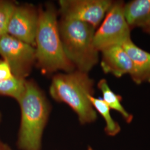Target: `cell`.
Returning a JSON list of instances; mask_svg holds the SVG:
<instances>
[{"instance_id":"e0dca14e","label":"cell","mask_w":150,"mask_h":150,"mask_svg":"<svg viewBox=\"0 0 150 150\" xmlns=\"http://www.w3.org/2000/svg\"><path fill=\"white\" fill-rule=\"evenodd\" d=\"M0 150H13L11 146L0 139Z\"/></svg>"},{"instance_id":"2e32d148","label":"cell","mask_w":150,"mask_h":150,"mask_svg":"<svg viewBox=\"0 0 150 150\" xmlns=\"http://www.w3.org/2000/svg\"><path fill=\"white\" fill-rule=\"evenodd\" d=\"M13 77L9 64L4 59L0 61V81L8 80Z\"/></svg>"},{"instance_id":"6da1fadb","label":"cell","mask_w":150,"mask_h":150,"mask_svg":"<svg viewBox=\"0 0 150 150\" xmlns=\"http://www.w3.org/2000/svg\"><path fill=\"white\" fill-rule=\"evenodd\" d=\"M18 102L21 115L17 147L19 150H41L50 112L48 101L35 83L26 81L25 90Z\"/></svg>"},{"instance_id":"ba28073f","label":"cell","mask_w":150,"mask_h":150,"mask_svg":"<svg viewBox=\"0 0 150 150\" xmlns=\"http://www.w3.org/2000/svg\"><path fill=\"white\" fill-rule=\"evenodd\" d=\"M38 12L30 6H16L9 21L7 33L32 46L36 45Z\"/></svg>"},{"instance_id":"277c9868","label":"cell","mask_w":150,"mask_h":150,"mask_svg":"<svg viewBox=\"0 0 150 150\" xmlns=\"http://www.w3.org/2000/svg\"><path fill=\"white\" fill-rule=\"evenodd\" d=\"M64 54L75 67L88 73L98 62L93 45L96 28L84 22L62 17L59 24Z\"/></svg>"},{"instance_id":"8992f818","label":"cell","mask_w":150,"mask_h":150,"mask_svg":"<svg viewBox=\"0 0 150 150\" xmlns=\"http://www.w3.org/2000/svg\"><path fill=\"white\" fill-rule=\"evenodd\" d=\"M0 55L9 64L13 76L22 80L30 74L36 60L35 48L7 33L0 40Z\"/></svg>"},{"instance_id":"30bf717a","label":"cell","mask_w":150,"mask_h":150,"mask_svg":"<svg viewBox=\"0 0 150 150\" xmlns=\"http://www.w3.org/2000/svg\"><path fill=\"white\" fill-rule=\"evenodd\" d=\"M132 59L134 70L131 76L136 84L150 83V53L139 48L131 40L122 45Z\"/></svg>"},{"instance_id":"4fadbf2b","label":"cell","mask_w":150,"mask_h":150,"mask_svg":"<svg viewBox=\"0 0 150 150\" xmlns=\"http://www.w3.org/2000/svg\"><path fill=\"white\" fill-rule=\"evenodd\" d=\"M89 100L96 111L99 113L105 121L106 134L110 136H115L118 134L121 131V127L118 122L113 119L110 113L111 109L107 104L101 98H95L93 96H90Z\"/></svg>"},{"instance_id":"ac0fdd59","label":"cell","mask_w":150,"mask_h":150,"mask_svg":"<svg viewBox=\"0 0 150 150\" xmlns=\"http://www.w3.org/2000/svg\"><path fill=\"white\" fill-rule=\"evenodd\" d=\"M4 35V33L2 32V31L0 30V40H1V38L2 37V36H3Z\"/></svg>"},{"instance_id":"5bb4252c","label":"cell","mask_w":150,"mask_h":150,"mask_svg":"<svg viewBox=\"0 0 150 150\" xmlns=\"http://www.w3.org/2000/svg\"><path fill=\"white\" fill-rule=\"evenodd\" d=\"M25 81L16 77L0 81V95L12 97L18 102L25 90Z\"/></svg>"},{"instance_id":"9c48e42d","label":"cell","mask_w":150,"mask_h":150,"mask_svg":"<svg viewBox=\"0 0 150 150\" xmlns=\"http://www.w3.org/2000/svg\"><path fill=\"white\" fill-rule=\"evenodd\" d=\"M102 60L101 66L105 74H110L120 78L134 73V64L127 52L122 46H113L101 51Z\"/></svg>"},{"instance_id":"ffe728a7","label":"cell","mask_w":150,"mask_h":150,"mask_svg":"<svg viewBox=\"0 0 150 150\" xmlns=\"http://www.w3.org/2000/svg\"><path fill=\"white\" fill-rule=\"evenodd\" d=\"M93 150V149L91 147H90V146H89L88 147V150Z\"/></svg>"},{"instance_id":"9a60e30c","label":"cell","mask_w":150,"mask_h":150,"mask_svg":"<svg viewBox=\"0 0 150 150\" xmlns=\"http://www.w3.org/2000/svg\"><path fill=\"white\" fill-rule=\"evenodd\" d=\"M16 7L13 2L0 0V30L4 34L7 33L8 23Z\"/></svg>"},{"instance_id":"d6986e66","label":"cell","mask_w":150,"mask_h":150,"mask_svg":"<svg viewBox=\"0 0 150 150\" xmlns=\"http://www.w3.org/2000/svg\"><path fill=\"white\" fill-rule=\"evenodd\" d=\"M1 121H2V114L0 112V123L1 122Z\"/></svg>"},{"instance_id":"7c38bea8","label":"cell","mask_w":150,"mask_h":150,"mask_svg":"<svg viewBox=\"0 0 150 150\" xmlns=\"http://www.w3.org/2000/svg\"><path fill=\"white\" fill-rule=\"evenodd\" d=\"M98 88L101 91L103 100L111 110L120 113L127 123H129L133 120V115L128 112L121 104L122 97L116 94L108 86L107 81L101 79L98 83Z\"/></svg>"},{"instance_id":"5b68a950","label":"cell","mask_w":150,"mask_h":150,"mask_svg":"<svg viewBox=\"0 0 150 150\" xmlns=\"http://www.w3.org/2000/svg\"><path fill=\"white\" fill-rule=\"evenodd\" d=\"M125 3L113 2L100 27L95 31L93 45L101 51L113 46H122L131 39V28L124 12Z\"/></svg>"},{"instance_id":"7a4b0ae2","label":"cell","mask_w":150,"mask_h":150,"mask_svg":"<svg viewBox=\"0 0 150 150\" xmlns=\"http://www.w3.org/2000/svg\"><path fill=\"white\" fill-rule=\"evenodd\" d=\"M35 43L38 66L47 73L57 70L74 71V65L64 54L59 35L56 11L53 6H47L38 12Z\"/></svg>"},{"instance_id":"3957f363","label":"cell","mask_w":150,"mask_h":150,"mask_svg":"<svg viewBox=\"0 0 150 150\" xmlns=\"http://www.w3.org/2000/svg\"><path fill=\"white\" fill-rule=\"evenodd\" d=\"M94 82L87 73L76 71L54 76L50 93L56 101L64 102L77 114L82 125L95 122L96 111L89 96L94 93Z\"/></svg>"},{"instance_id":"8fae6325","label":"cell","mask_w":150,"mask_h":150,"mask_svg":"<svg viewBox=\"0 0 150 150\" xmlns=\"http://www.w3.org/2000/svg\"><path fill=\"white\" fill-rule=\"evenodd\" d=\"M124 12L131 30L141 28L150 34V0H134L125 4Z\"/></svg>"},{"instance_id":"52a82bcc","label":"cell","mask_w":150,"mask_h":150,"mask_svg":"<svg viewBox=\"0 0 150 150\" xmlns=\"http://www.w3.org/2000/svg\"><path fill=\"white\" fill-rule=\"evenodd\" d=\"M110 0H61L59 11L64 18L98 26L112 5Z\"/></svg>"}]
</instances>
